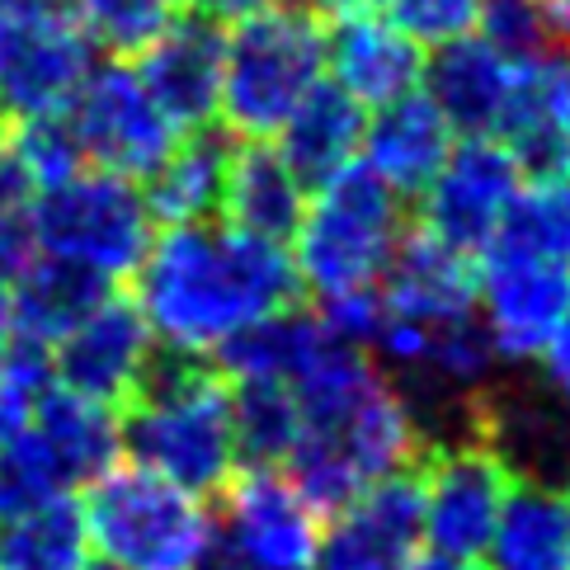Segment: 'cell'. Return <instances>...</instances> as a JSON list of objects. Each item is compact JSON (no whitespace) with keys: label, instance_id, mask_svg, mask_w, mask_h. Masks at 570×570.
<instances>
[{"label":"cell","instance_id":"obj_7","mask_svg":"<svg viewBox=\"0 0 570 570\" xmlns=\"http://www.w3.org/2000/svg\"><path fill=\"white\" fill-rule=\"evenodd\" d=\"M118 453H124V424L114 405L52 382L29 405L14 439L0 448V519L90 485L118 462Z\"/></svg>","mask_w":570,"mask_h":570},{"label":"cell","instance_id":"obj_20","mask_svg":"<svg viewBox=\"0 0 570 570\" xmlns=\"http://www.w3.org/2000/svg\"><path fill=\"white\" fill-rule=\"evenodd\" d=\"M453 147H458V132L443 118V109L424 90H411L392 99V105L373 109V118L363 124L358 166L396 198H411V194L420 198Z\"/></svg>","mask_w":570,"mask_h":570},{"label":"cell","instance_id":"obj_37","mask_svg":"<svg viewBox=\"0 0 570 570\" xmlns=\"http://www.w3.org/2000/svg\"><path fill=\"white\" fill-rule=\"evenodd\" d=\"M401 570H481V566H476V557H453V552H434V547H424V552H415Z\"/></svg>","mask_w":570,"mask_h":570},{"label":"cell","instance_id":"obj_19","mask_svg":"<svg viewBox=\"0 0 570 570\" xmlns=\"http://www.w3.org/2000/svg\"><path fill=\"white\" fill-rule=\"evenodd\" d=\"M331 514L335 519L321 533L316 570H401L424 542L420 491L411 476L377 481Z\"/></svg>","mask_w":570,"mask_h":570},{"label":"cell","instance_id":"obj_4","mask_svg":"<svg viewBox=\"0 0 570 570\" xmlns=\"http://www.w3.org/2000/svg\"><path fill=\"white\" fill-rule=\"evenodd\" d=\"M325 86V24L307 6H264L222 33L217 118L246 141H274Z\"/></svg>","mask_w":570,"mask_h":570},{"label":"cell","instance_id":"obj_42","mask_svg":"<svg viewBox=\"0 0 570 570\" xmlns=\"http://www.w3.org/2000/svg\"><path fill=\"white\" fill-rule=\"evenodd\" d=\"M86 570H118V566H109V561H105V566H86Z\"/></svg>","mask_w":570,"mask_h":570},{"label":"cell","instance_id":"obj_29","mask_svg":"<svg viewBox=\"0 0 570 570\" xmlns=\"http://www.w3.org/2000/svg\"><path fill=\"white\" fill-rule=\"evenodd\" d=\"M232 392H236V443H240V458H250L255 466L288 462L293 439H297V405H293L288 386L246 382V386H232Z\"/></svg>","mask_w":570,"mask_h":570},{"label":"cell","instance_id":"obj_23","mask_svg":"<svg viewBox=\"0 0 570 570\" xmlns=\"http://www.w3.org/2000/svg\"><path fill=\"white\" fill-rule=\"evenodd\" d=\"M307 194L312 189L293 175V166L278 156L274 141H246L240 151H232V175H227V194H222V213H227L232 227L288 246L297 217L307 208Z\"/></svg>","mask_w":570,"mask_h":570},{"label":"cell","instance_id":"obj_39","mask_svg":"<svg viewBox=\"0 0 570 570\" xmlns=\"http://www.w3.org/2000/svg\"><path fill=\"white\" fill-rule=\"evenodd\" d=\"M43 10H71V0H0V14H43Z\"/></svg>","mask_w":570,"mask_h":570},{"label":"cell","instance_id":"obj_30","mask_svg":"<svg viewBox=\"0 0 570 570\" xmlns=\"http://www.w3.org/2000/svg\"><path fill=\"white\" fill-rule=\"evenodd\" d=\"M0 141H6L10 156L19 160V170L33 179L38 194L86 170V156H80V147H76V132H71V124H67V114L6 124V128H0Z\"/></svg>","mask_w":570,"mask_h":570},{"label":"cell","instance_id":"obj_10","mask_svg":"<svg viewBox=\"0 0 570 570\" xmlns=\"http://www.w3.org/2000/svg\"><path fill=\"white\" fill-rule=\"evenodd\" d=\"M519 189L523 160L500 137H462L420 194V232L472 259L500 240Z\"/></svg>","mask_w":570,"mask_h":570},{"label":"cell","instance_id":"obj_26","mask_svg":"<svg viewBox=\"0 0 570 570\" xmlns=\"http://www.w3.org/2000/svg\"><path fill=\"white\" fill-rule=\"evenodd\" d=\"M109 293H114V283H105L90 269H80V264L33 255L29 269L14 274V325H10V335L52 350V344L62 335H71Z\"/></svg>","mask_w":570,"mask_h":570},{"label":"cell","instance_id":"obj_14","mask_svg":"<svg viewBox=\"0 0 570 570\" xmlns=\"http://www.w3.org/2000/svg\"><path fill=\"white\" fill-rule=\"evenodd\" d=\"M570 312V269L509 240L481 250L476 321L500 363H533Z\"/></svg>","mask_w":570,"mask_h":570},{"label":"cell","instance_id":"obj_8","mask_svg":"<svg viewBox=\"0 0 570 570\" xmlns=\"http://www.w3.org/2000/svg\"><path fill=\"white\" fill-rule=\"evenodd\" d=\"M156 236V222L132 179L105 170H80L33 198V240L38 255L80 264L105 283L137 274Z\"/></svg>","mask_w":570,"mask_h":570},{"label":"cell","instance_id":"obj_22","mask_svg":"<svg viewBox=\"0 0 570 570\" xmlns=\"http://www.w3.org/2000/svg\"><path fill=\"white\" fill-rule=\"evenodd\" d=\"M481 570H570V495L542 481H514Z\"/></svg>","mask_w":570,"mask_h":570},{"label":"cell","instance_id":"obj_5","mask_svg":"<svg viewBox=\"0 0 570 570\" xmlns=\"http://www.w3.org/2000/svg\"><path fill=\"white\" fill-rule=\"evenodd\" d=\"M405 236L401 198L377 179L350 166L307 194L293 227V269L321 307L354 293H373Z\"/></svg>","mask_w":570,"mask_h":570},{"label":"cell","instance_id":"obj_33","mask_svg":"<svg viewBox=\"0 0 570 570\" xmlns=\"http://www.w3.org/2000/svg\"><path fill=\"white\" fill-rule=\"evenodd\" d=\"M476 29L485 43H495L509 57L561 52L552 24H547V0H481Z\"/></svg>","mask_w":570,"mask_h":570},{"label":"cell","instance_id":"obj_31","mask_svg":"<svg viewBox=\"0 0 570 570\" xmlns=\"http://www.w3.org/2000/svg\"><path fill=\"white\" fill-rule=\"evenodd\" d=\"M90 43L137 57L179 14V0H71Z\"/></svg>","mask_w":570,"mask_h":570},{"label":"cell","instance_id":"obj_27","mask_svg":"<svg viewBox=\"0 0 570 570\" xmlns=\"http://www.w3.org/2000/svg\"><path fill=\"white\" fill-rule=\"evenodd\" d=\"M90 533L71 495L0 519V570H86Z\"/></svg>","mask_w":570,"mask_h":570},{"label":"cell","instance_id":"obj_32","mask_svg":"<svg viewBox=\"0 0 570 570\" xmlns=\"http://www.w3.org/2000/svg\"><path fill=\"white\" fill-rule=\"evenodd\" d=\"M386 24H396L405 38H415L420 48H448L458 38L476 33L481 0H358Z\"/></svg>","mask_w":570,"mask_h":570},{"label":"cell","instance_id":"obj_15","mask_svg":"<svg viewBox=\"0 0 570 570\" xmlns=\"http://www.w3.org/2000/svg\"><path fill=\"white\" fill-rule=\"evenodd\" d=\"M156 358V340L128 297L109 293L99 307L52 344V382L76 396L124 411Z\"/></svg>","mask_w":570,"mask_h":570},{"label":"cell","instance_id":"obj_25","mask_svg":"<svg viewBox=\"0 0 570 570\" xmlns=\"http://www.w3.org/2000/svg\"><path fill=\"white\" fill-rule=\"evenodd\" d=\"M363 124H368V114H363L350 95L335 90V86H321L307 105L283 124L274 147L293 166V175L302 179V185L316 189V185H325V179H335L350 166H358Z\"/></svg>","mask_w":570,"mask_h":570},{"label":"cell","instance_id":"obj_9","mask_svg":"<svg viewBox=\"0 0 570 570\" xmlns=\"http://www.w3.org/2000/svg\"><path fill=\"white\" fill-rule=\"evenodd\" d=\"M514 462L476 424L453 443H439L424 453L415 491H420V528L434 552L481 557L495 523L504 514V500L514 491Z\"/></svg>","mask_w":570,"mask_h":570},{"label":"cell","instance_id":"obj_11","mask_svg":"<svg viewBox=\"0 0 570 570\" xmlns=\"http://www.w3.org/2000/svg\"><path fill=\"white\" fill-rule=\"evenodd\" d=\"M95 71V43L76 10L0 14V128L67 114Z\"/></svg>","mask_w":570,"mask_h":570},{"label":"cell","instance_id":"obj_13","mask_svg":"<svg viewBox=\"0 0 570 570\" xmlns=\"http://www.w3.org/2000/svg\"><path fill=\"white\" fill-rule=\"evenodd\" d=\"M217 519V542L227 547L232 570H316L321 509L278 466H250L227 485Z\"/></svg>","mask_w":570,"mask_h":570},{"label":"cell","instance_id":"obj_6","mask_svg":"<svg viewBox=\"0 0 570 570\" xmlns=\"http://www.w3.org/2000/svg\"><path fill=\"white\" fill-rule=\"evenodd\" d=\"M80 514L99 557L118 570H198L217 547L208 500L137 462L99 472Z\"/></svg>","mask_w":570,"mask_h":570},{"label":"cell","instance_id":"obj_16","mask_svg":"<svg viewBox=\"0 0 570 570\" xmlns=\"http://www.w3.org/2000/svg\"><path fill=\"white\" fill-rule=\"evenodd\" d=\"M325 71L358 109H382L420 90L424 48L358 0H335V14L325 24Z\"/></svg>","mask_w":570,"mask_h":570},{"label":"cell","instance_id":"obj_24","mask_svg":"<svg viewBox=\"0 0 570 570\" xmlns=\"http://www.w3.org/2000/svg\"><path fill=\"white\" fill-rule=\"evenodd\" d=\"M232 175V147L217 132H185L175 141L170 156L147 175V198L151 222L160 227H189V222H208L222 213V194H227Z\"/></svg>","mask_w":570,"mask_h":570},{"label":"cell","instance_id":"obj_45","mask_svg":"<svg viewBox=\"0 0 570 570\" xmlns=\"http://www.w3.org/2000/svg\"><path fill=\"white\" fill-rule=\"evenodd\" d=\"M566 495H570V491H566Z\"/></svg>","mask_w":570,"mask_h":570},{"label":"cell","instance_id":"obj_2","mask_svg":"<svg viewBox=\"0 0 570 570\" xmlns=\"http://www.w3.org/2000/svg\"><path fill=\"white\" fill-rule=\"evenodd\" d=\"M288 392L297 405L288 476L321 514L350 504L377 481L405 476L420 462V420L411 401L354 344L331 340Z\"/></svg>","mask_w":570,"mask_h":570},{"label":"cell","instance_id":"obj_35","mask_svg":"<svg viewBox=\"0 0 570 570\" xmlns=\"http://www.w3.org/2000/svg\"><path fill=\"white\" fill-rule=\"evenodd\" d=\"M542 363H547V377H552L557 392H566V386H570V312L561 321V331L552 335V344H547Z\"/></svg>","mask_w":570,"mask_h":570},{"label":"cell","instance_id":"obj_36","mask_svg":"<svg viewBox=\"0 0 570 570\" xmlns=\"http://www.w3.org/2000/svg\"><path fill=\"white\" fill-rule=\"evenodd\" d=\"M29 405H33V401H24V396H19L14 386H10V377L0 373V448H6V443L14 439V430H19V424H24Z\"/></svg>","mask_w":570,"mask_h":570},{"label":"cell","instance_id":"obj_44","mask_svg":"<svg viewBox=\"0 0 570 570\" xmlns=\"http://www.w3.org/2000/svg\"><path fill=\"white\" fill-rule=\"evenodd\" d=\"M561 396H566V411H570V386H566V392H561Z\"/></svg>","mask_w":570,"mask_h":570},{"label":"cell","instance_id":"obj_1","mask_svg":"<svg viewBox=\"0 0 570 570\" xmlns=\"http://www.w3.org/2000/svg\"><path fill=\"white\" fill-rule=\"evenodd\" d=\"M297 269L283 240L240 227H160L137 264V302L151 340L166 354L203 358L232 344L246 325L297 307Z\"/></svg>","mask_w":570,"mask_h":570},{"label":"cell","instance_id":"obj_17","mask_svg":"<svg viewBox=\"0 0 570 570\" xmlns=\"http://www.w3.org/2000/svg\"><path fill=\"white\" fill-rule=\"evenodd\" d=\"M533 57H509L485 38L466 33L458 43L439 48L434 62H424L434 105L462 137H504L514 105L523 95V76Z\"/></svg>","mask_w":570,"mask_h":570},{"label":"cell","instance_id":"obj_28","mask_svg":"<svg viewBox=\"0 0 570 570\" xmlns=\"http://www.w3.org/2000/svg\"><path fill=\"white\" fill-rule=\"evenodd\" d=\"M500 240L570 269V166L538 170L533 179H523Z\"/></svg>","mask_w":570,"mask_h":570},{"label":"cell","instance_id":"obj_34","mask_svg":"<svg viewBox=\"0 0 570 570\" xmlns=\"http://www.w3.org/2000/svg\"><path fill=\"white\" fill-rule=\"evenodd\" d=\"M185 6L203 19H213V24H236V19H246L264 6H278V0H185Z\"/></svg>","mask_w":570,"mask_h":570},{"label":"cell","instance_id":"obj_41","mask_svg":"<svg viewBox=\"0 0 570 570\" xmlns=\"http://www.w3.org/2000/svg\"><path fill=\"white\" fill-rule=\"evenodd\" d=\"M288 6H307V10H316V6H335V0H288Z\"/></svg>","mask_w":570,"mask_h":570},{"label":"cell","instance_id":"obj_38","mask_svg":"<svg viewBox=\"0 0 570 570\" xmlns=\"http://www.w3.org/2000/svg\"><path fill=\"white\" fill-rule=\"evenodd\" d=\"M547 24H552L557 48H570V0H547Z\"/></svg>","mask_w":570,"mask_h":570},{"label":"cell","instance_id":"obj_40","mask_svg":"<svg viewBox=\"0 0 570 570\" xmlns=\"http://www.w3.org/2000/svg\"><path fill=\"white\" fill-rule=\"evenodd\" d=\"M10 325H14V278L0 274V344L10 340Z\"/></svg>","mask_w":570,"mask_h":570},{"label":"cell","instance_id":"obj_18","mask_svg":"<svg viewBox=\"0 0 570 570\" xmlns=\"http://www.w3.org/2000/svg\"><path fill=\"white\" fill-rule=\"evenodd\" d=\"M132 71L175 132H203L217 118L222 95V29L203 14H175L137 52Z\"/></svg>","mask_w":570,"mask_h":570},{"label":"cell","instance_id":"obj_21","mask_svg":"<svg viewBox=\"0 0 570 570\" xmlns=\"http://www.w3.org/2000/svg\"><path fill=\"white\" fill-rule=\"evenodd\" d=\"M377 302L386 316L415 321L424 331L453 325L476 312V269L472 259L448 250L434 236H401V246L377 283Z\"/></svg>","mask_w":570,"mask_h":570},{"label":"cell","instance_id":"obj_3","mask_svg":"<svg viewBox=\"0 0 570 570\" xmlns=\"http://www.w3.org/2000/svg\"><path fill=\"white\" fill-rule=\"evenodd\" d=\"M118 415L128 458L147 472L194 495H213L236 476V392L222 368L179 354L151 358L147 377Z\"/></svg>","mask_w":570,"mask_h":570},{"label":"cell","instance_id":"obj_12","mask_svg":"<svg viewBox=\"0 0 570 570\" xmlns=\"http://www.w3.org/2000/svg\"><path fill=\"white\" fill-rule=\"evenodd\" d=\"M67 124L90 170L118 179H147L179 141L175 124L147 95L132 67H95L67 105Z\"/></svg>","mask_w":570,"mask_h":570},{"label":"cell","instance_id":"obj_43","mask_svg":"<svg viewBox=\"0 0 570 570\" xmlns=\"http://www.w3.org/2000/svg\"><path fill=\"white\" fill-rule=\"evenodd\" d=\"M198 570H232V566H198Z\"/></svg>","mask_w":570,"mask_h":570}]
</instances>
